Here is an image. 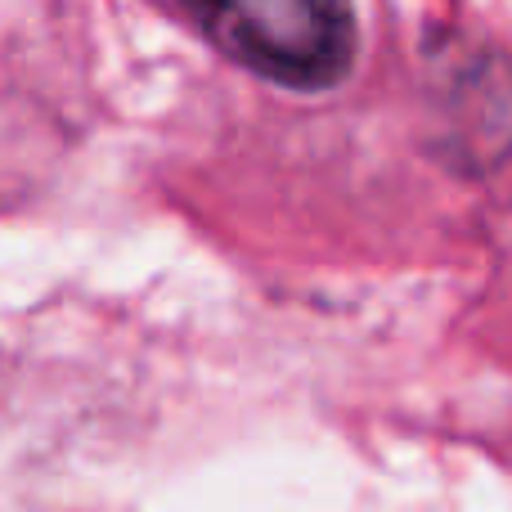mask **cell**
<instances>
[{
    "instance_id": "cell-1",
    "label": "cell",
    "mask_w": 512,
    "mask_h": 512,
    "mask_svg": "<svg viewBox=\"0 0 512 512\" xmlns=\"http://www.w3.org/2000/svg\"><path fill=\"white\" fill-rule=\"evenodd\" d=\"M239 68L283 90H333L360 50L355 0H180Z\"/></svg>"
}]
</instances>
